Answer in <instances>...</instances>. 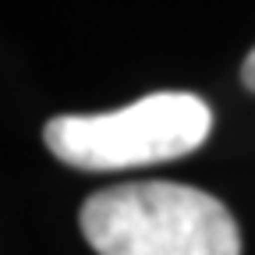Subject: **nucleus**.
<instances>
[{
	"mask_svg": "<svg viewBox=\"0 0 255 255\" xmlns=\"http://www.w3.org/2000/svg\"><path fill=\"white\" fill-rule=\"evenodd\" d=\"M213 128L209 107L191 92H152L114 114H68L43 128L57 159L78 170H128L195 152Z\"/></svg>",
	"mask_w": 255,
	"mask_h": 255,
	"instance_id": "obj_2",
	"label": "nucleus"
},
{
	"mask_svg": "<svg viewBox=\"0 0 255 255\" xmlns=\"http://www.w3.org/2000/svg\"><path fill=\"white\" fill-rule=\"evenodd\" d=\"M241 78H245V85L255 92V50L245 57V64H241Z\"/></svg>",
	"mask_w": 255,
	"mask_h": 255,
	"instance_id": "obj_3",
	"label": "nucleus"
},
{
	"mask_svg": "<svg viewBox=\"0 0 255 255\" xmlns=\"http://www.w3.org/2000/svg\"><path fill=\"white\" fill-rule=\"evenodd\" d=\"M82 234L100 255H241L231 209L174 181L96 191L82 206Z\"/></svg>",
	"mask_w": 255,
	"mask_h": 255,
	"instance_id": "obj_1",
	"label": "nucleus"
}]
</instances>
